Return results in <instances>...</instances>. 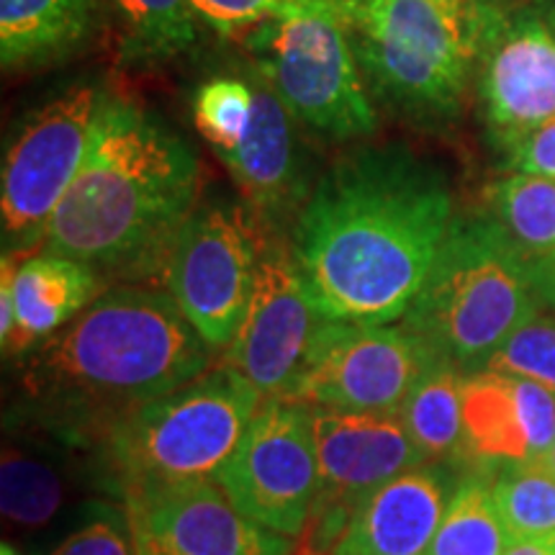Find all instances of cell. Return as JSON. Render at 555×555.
Masks as SVG:
<instances>
[{"mask_svg": "<svg viewBox=\"0 0 555 555\" xmlns=\"http://www.w3.org/2000/svg\"><path fill=\"white\" fill-rule=\"evenodd\" d=\"M504 555H555V543H540V540H515Z\"/></svg>", "mask_w": 555, "mask_h": 555, "instance_id": "34", "label": "cell"}, {"mask_svg": "<svg viewBox=\"0 0 555 555\" xmlns=\"http://www.w3.org/2000/svg\"><path fill=\"white\" fill-rule=\"evenodd\" d=\"M121 26L129 62H163L189 52L201 39V18L191 0H108Z\"/></svg>", "mask_w": 555, "mask_h": 555, "instance_id": "25", "label": "cell"}, {"mask_svg": "<svg viewBox=\"0 0 555 555\" xmlns=\"http://www.w3.org/2000/svg\"><path fill=\"white\" fill-rule=\"evenodd\" d=\"M255 111L247 134L234 150L219 155L232 176L242 204L262 229H281L296 219L309 198L307 165L294 127V116L268 82L255 75Z\"/></svg>", "mask_w": 555, "mask_h": 555, "instance_id": "17", "label": "cell"}, {"mask_svg": "<svg viewBox=\"0 0 555 555\" xmlns=\"http://www.w3.org/2000/svg\"><path fill=\"white\" fill-rule=\"evenodd\" d=\"M474 86L486 134L499 152L553 119L555 34L532 0H483Z\"/></svg>", "mask_w": 555, "mask_h": 555, "instance_id": "12", "label": "cell"}, {"mask_svg": "<svg viewBox=\"0 0 555 555\" xmlns=\"http://www.w3.org/2000/svg\"><path fill=\"white\" fill-rule=\"evenodd\" d=\"M327 317L317 307L294 247L266 242L253 298L221 365L247 380L262 401L286 399Z\"/></svg>", "mask_w": 555, "mask_h": 555, "instance_id": "13", "label": "cell"}, {"mask_svg": "<svg viewBox=\"0 0 555 555\" xmlns=\"http://www.w3.org/2000/svg\"><path fill=\"white\" fill-rule=\"evenodd\" d=\"M95 0H0L3 69H37L67 60L93 37Z\"/></svg>", "mask_w": 555, "mask_h": 555, "instance_id": "20", "label": "cell"}, {"mask_svg": "<svg viewBox=\"0 0 555 555\" xmlns=\"http://www.w3.org/2000/svg\"><path fill=\"white\" fill-rule=\"evenodd\" d=\"M491 491L512 540L555 543V476L543 463L502 468Z\"/></svg>", "mask_w": 555, "mask_h": 555, "instance_id": "26", "label": "cell"}, {"mask_svg": "<svg viewBox=\"0 0 555 555\" xmlns=\"http://www.w3.org/2000/svg\"><path fill=\"white\" fill-rule=\"evenodd\" d=\"M139 543L152 555H291L294 540L242 515L217 481L152 489L129 499Z\"/></svg>", "mask_w": 555, "mask_h": 555, "instance_id": "15", "label": "cell"}, {"mask_svg": "<svg viewBox=\"0 0 555 555\" xmlns=\"http://www.w3.org/2000/svg\"><path fill=\"white\" fill-rule=\"evenodd\" d=\"M193 11L208 29L221 37H247L266 21L301 9L309 0H191Z\"/></svg>", "mask_w": 555, "mask_h": 555, "instance_id": "30", "label": "cell"}, {"mask_svg": "<svg viewBox=\"0 0 555 555\" xmlns=\"http://www.w3.org/2000/svg\"><path fill=\"white\" fill-rule=\"evenodd\" d=\"M446 176L401 144L347 152L311 185L294 255L335 322L404 319L453 224Z\"/></svg>", "mask_w": 555, "mask_h": 555, "instance_id": "1", "label": "cell"}, {"mask_svg": "<svg viewBox=\"0 0 555 555\" xmlns=\"http://www.w3.org/2000/svg\"><path fill=\"white\" fill-rule=\"evenodd\" d=\"M463 380L466 373L437 358L401 406L399 416L425 463H450L463 470Z\"/></svg>", "mask_w": 555, "mask_h": 555, "instance_id": "22", "label": "cell"}, {"mask_svg": "<svg viewBox=\"0 0 555 555\" xmlns=\"http://www.w3.org/2000/svg\"><path fill=\"white\" fill-rule=\"evenodd\" d=\"M255 111L253 82L237 78H214L196 90L193 119L201 137L217 155L234 150L247 134Z\"/></svg>", "mask_w": 555, "mask_h": 555, "instance_id": "28", "label": "cell"}, {"mask_svg": "<svg viewBox=\"0 0 555 555\" xmlns=\"http://www.w3.org/2000/svg\"><path fill=\"white\" fill-rule=\"evenodd\" d=\"M532 268V281H535L538 296L545 307L555 309V253L547 255L545 260L535 262Z\"/></svg>", "mask_w": 555, "mask_h": 555, "instance_id": "33", "label": "cell"}, {"mask_svg": "<svg viewBox=\"0 0 555 555\" xmlns=\"http://www.w3.org/2000/svg\"><path fill=\"white\" fill-rule=\"evenodd\" d=\"M535 3V9L540 16H543V21L547 26H551L553 34H555V0H532Z\"/></svg>", "mask_w": 555, "mask_h": 555, "instance_id": "35", "label": "cell"}, {"mask_svg": "<svg viewBox=\"0 0 555 555\" xmlns=\"http://www.w3.org/2000/svg\"><path fill=\"white\" fill-rule=\"evenodd\" d=\"M217 483L242 515L286 538L301 535L322 486L311 406L262 401Z\"/></svg>", "mask_w": 555, "mask_h": 555, "instance_id": "10", "label": "cell"}, {"mask_svg": "<svg viewBox=\"0 0 555 555\" xmlns=\"http://www.w3.org/2000/svg\"><path fill=\"white\" fill-rule=\"evenodd\" d=\"M463 474L425 463L391 478L358 504L330 555H427Z\"/></svg>", "mask_w": 555, "mask_h": 555, "instance_id": "18", "label": "cell"}, {"mask_svg": "<svg viewBox=\"0 0 555 555\" xmlns=\"http://www.w3.org/2000/svg\"><path fill=\"white\" fill-rule=\"evenodd\" d=\"M540 307L530 262L489 211L468 214L450 224L401 327L470 376Z\"/></svg>", "mask_w": 555, "mask_h": 555, "instance_id": "5", "label": "cell"}, {"mask_svg": "<svg viewBox=\"0 0 555 555\" xmlns=\"http://www.w3.org/2000/svg\"><path fill=\"white\" fill-rule=\"evenodd\" d=\"M543 466L551 470V474L555 476V442H553V448L547 450V455H545V461H543Z\"/></svg>", "mask_w": 555, "mask_h": 555, "instance_id": "36", "label": "cell"}, {"mask_svg": "<svg viewBox=\"0 0 555 555\" xmlns=\"http://www.w3.org/2000/svg\"><path fill=\"white\" fill-rule=\"evenodd\" d=\"M47 555H139L134 515L124 499H95Z\"/></svg>", "mask_w": 555, "mask_h": 555, "instance_id": "27", "label": "cell"}, {"mask_svg": "<svg viewBox=\"0 0 555 555\" xmlns=\"http://www.w3.org/2000/svg\"><path fill=\"white\" fill-rule=\"evenodd\" d=\"M371 99L420 124L448 121L476 78L483 0H335Z\"/></svg>", "mask_w": 555, "mask_h": 555, "instance_id": "4", "label": "cell"}, {"mask_svg": "<svg viewBox=\"0 0 555 555\" xmlns=\"http://www.w3.org/2000/svg\"><path fill=\"white\" fill-rule=\"evenodd\" d=\"M483 371L535 380L555 393V317L538 314L494 352Z\"/></svg>", "mask_w": 555, "mask_h": 555, "instance_id": "29", "label": "cell"}, {"mask_svg": "<svg viewBox=\"0 0 555 555\" xmlns=\"http://www.w3.org/2000/svg\"><path fill=\"white\" fill-rule=\"evenodd\" d=\"M0 555H21V553L11 543H3V547H0Z\"/></svg>", "mask_w": 555, "mask_h": 555, "instance_id": "37", "label": "cell"}, {"mask_svg": "<svg viewBox=\"0 0 555 555\" xmlns=\"http://www.w3.org/2000/svg\"><path fill=\"white\" fill-rule=\"evenodd\" d=\"M103 446L65 429L26 420L5 437L0 457V509L18 532H44L60 515H80L95 499H124Z\"/></svg>", "mask_w": 555, "mask_h": 555, "instance_id": "14", "label": "cell"}, {"mask_svg": "<svg viewBox=\"0 0 555 555\" xmlns=\"http://www.w3.org/2000/svg\"><path fill=\"white\" fill-rule=\"evenodd\" d=\"M437 358L404 327L327 319L286 399L347 412L399 414Z\"/></svg>", "mask_w": 555, "mask_h": 555, "instance_id": "11", "label": "cell"}, {"mask_svg": "<svg viewBox=\"0 0 555 555\" xmlns=\"http://www.w3.org/2000/svg\"><path fill=\"white\" fill-rule=\"evenodd\" d=\"M311 422L322 476L314 506H339L352 515L391 478L425 466L399 414L311 406Z\"/></svg>", "mask_w": 555, "mask_h": 555, "instance_id": "16", "label": "cell"}, {"mask_svg": "<svg viewBox=\"0 0 555 555\" xmlns=\"http://www.w3.org/2000/svg\"><path fill=\"white\" fill-rule=\"evenodd\" d=\"M515 393L530 437L532 463H543L555 442V393L527 378H515Z\"/></svg>", "mask_w": 555, "mask_h": 555, "instance_id": "31", "label": "cell"}, {"mask_svg": "<svg viewBox=\"0 0 555 555\" xmlns=\"http://www.w3.org/2000/svg\"><path fill=\"white\" fill-rule=\"evenodd\" d=\"M260 404L247 380L219 365L114 422L101 446L124 502L165 486L217 481Z\"/></svg>", "mask_w": 555, "mask_h": 555, "instance_id": "6", "label": "cell"}, {"mask_svg": "<svg viewBox=\"0 0 555 555\" xmlns=\"http://www.w3.org/2000/svg\"><path fill=\"white\" fill-rule=\"evenodd\" d=\"M139 555H152L150 551H147V547H144L142 543H139Z\"/></svg>", "mask_w": 555, "mask_h": 555, "instance_id": "38", "label": "cell"}, {"mask_svg": "<svg viewBox=\"0 0 555 555\" xmlns=\"http://www.w3.org/2000/svg\"><path fill=\"white\" fill-rule=\"evenodd\" d=\"M198 157L134 101L111 99L93 150L47 227L44 249L99 273L163 270L198 196Z\"/></svg>", "mask_w": 555, "mask_h": 555, "instance_id": "3", "label": "cell"}, {"mask_svg": "<svg viewBox=\"0 0 555 555\" xmlns=\"http://www.w3.org/2000/svg\"><path fill=\"white\" fill-rule=\"evenodd\" d=\"M519 463H532V455L515 378L491 371L470 373L463 380V470L496 476Z\"/></svg>", "mask_w": 555, "mask_h": 555, "instance_id": "21", "label": "cell"}, {"mask_svg": "<svg viewBox=\"0 0 555 555\" xmlns=\"http://www.w3.org/2000/svg\"><path fill=\"white\" fill-rule=\"evenodd\" d=\"M489 214L530 266L555 253V178L506 172L491 183Z\"/></svg>", "mask_w": 555, "mask_h": 555, "instance_id": "23", "label": "cell"}, {"mask_svg": "<svg viewBox=\"0 0 555 555\" xmlns=\"http://www.w3.org/2000/svg\"><path fill=\"white\" fill-rule=\"evenodd\" d=\"M258 224L245 206H196L172 240L168 294L211 350L224 352L253 298L260 266Z\"/></svg>", "mask_w": 555, "mask_h": 555, "instance_id": "9", "label": "cell"}, {"mask_svg": "<svg viewBox=\"0 0 555 555\" xmlns=\"http://www.w3.org/2000/svg\"><path fill=\"white\" fill-rule=\"evenodd\" d=\"M494 476L466 470L437 527L427 555H504L515 543L491 491Z\"/></svg>", "mask_w": 555, "mask_h": 555, "instance_id": "24", "label": "cell"}, {"mask_svg": "<svg viewBox=\"0 0 555 555\" xmlns=\"http://www.w3.org/2000/svg\"><path fill=\"white\" fill-rule=\"evenodd\" d=\"M114 95L101 82H75L21 124L3 157V242L9 253L44 245L47 227L93 150Z\"/></svg>", "mask_w": 555, "mask_h": 555, "instance_id": "8", "label": "cell"}, {"mask_svg": "<svg viewBox=\"0 0 555 555\" xmlns=\"http://www.w3.org/2000/svg\"><path fill=\"white\" fill-rule=\"evenodd\" d=\"M258 75L296 124L327 139L371 137L378 114L335 0H309L245 39Z\"/></svg>", "mask_w": 555, "mask_h": 555, "instance_id": "7", "label": "cell"}, {"mask_svg": "<svg viewBox=\"0 0 555 555\" xmlns=\"http://www.w3.org/2000/svg\"><path fill=\"white\" fill-rule=\"evenodd\" d=\"M502 157L506 172L555 178V116L512 142Z\"/></svg>", "mask_w": 555, "mask_h": 555, "instance_id": "32", "label": "cell"}, {"mask_svg": "<svg viewBox=\"0 0 555 555\" xmlns=\"http://www.w3.org/2000/svg\"><path fill=\"white\" fill-rule=\"evenodd\" d=\"M101 273L57 253L24 255L13 273V322L5 356L26 358L99 298Z\"/></svg>", "mask_w": 555, "mask_h": 555, "instance_id": "19", "label": "cell"}, {"mask_svg": "<svg viewBox=\"0 0 555 555\" xmlns=\"http://www.w3.org/2000/svg\"><path fill=\"white\" fill-rule=\"evenodd\" d=\"M211 356L168 291H103L24 358V414L101 442L121 416L211 371Z\"/></svg>", "mask_w": 555, "mask_h": 555, "instance_id": "2", "label": "cell"}]
</instances>
